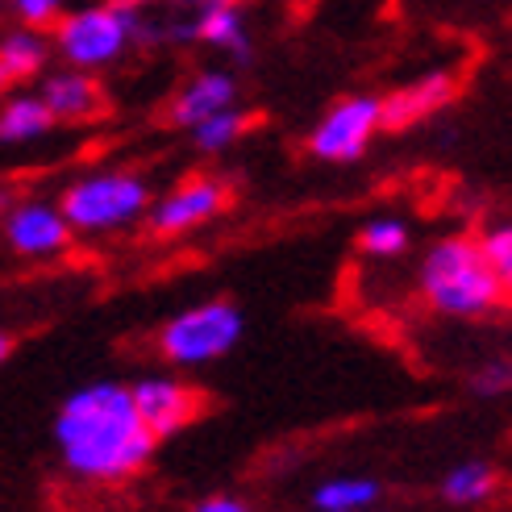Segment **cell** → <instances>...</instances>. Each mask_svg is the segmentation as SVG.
Listing matches in <instances>:
<instances>
[{
    "instance_id": "obj_23",
    "label": "cell",
    "mask_w": 512,
    "mask_h": 512,
    "mask_svg": "<svg viewBox=\"0 0 512 512\" xmlns=\"http://www.w3.org/2000/svg\"><path fill=\"white\" fill-rule=\"evenodd\" d=\"M192 512H250V504H242L238 496H209V500H200Z\"/></svg>"
},
{
    "instance_id": "obj_22",
    "label": "cell",
    "mask_w": 512,
    "mask_h": 512,
    "mask_svg": "<svg viewBox=\"0 0 512 512\" xmlns=\"http://www.w3.org/2000/svg\"><path fill=\"white\" fill-rule=\"evenodd\" d=\"M471 392L475 396H504V392H512V363H488V367H479L475 375H471Z\"/></svg>"
},
{
    "instance_id": "obj_16",
    "label": "cell",
    "mask_w": 512,
    "mask_h": 512,
    "mask_svg": "<svg viewBox=\"0 0 512 512\" xmlns=\"http://www.w3.org/2000/svg\"><path fill=\"white\" fill-rule=\"evenodd\" d=\"M46 59H50V42L34 30H25V25L0 38V67H5L9 80H30V75L46 67Z\"/></svg>"
},
{
    "instance_id": "obj_25",
    "label": "cell",
    "mask_w": 512,
    "mask_h": 512,
    "mask_svg": "<svg viewBox=\"0 0 512 512\" xmlns=\"http://www.w3.org/2000/svg\"><path fill=\"white\" fill-rule=\"evenodd\" d=\"M5 84H9V75H5V67H0V92H5Z\"/></svg>"
},
{
    "instance_id": "obj_8",
    "label": "cell",
    "mask_w": 512,
    "mask_h": 512,
    "mask_svg": "<svg viewBox=\"0 0 512 512\" xmlns=\"http://www.w3.org/2000/svg\"><path fill=\"white\" fill-rule=\"evenodd\" d=\"M134 408L146 425L150 438H167V433H179L196 413H200V392H192L188 383L167 379V375H146L134 388Z\"/></svg>"
},
{
    "instance_id": "obj_11",
    "label": "cell",
    "mask_w": 512,
    "mask_h": 512,
    "mask_svg": "<svg viewBox=\"0 0 512 512\" xmlns=\"http://www.w3.org/2000/svg\"><path fill=\"white\" fill-rule=\"evenodd\" d=\"M454 92H458L454 71H429V75L396 88L388 100H383V125H388V130H404V125L446 109L454 100Z\"/></svg>"
},
{
    "instance_id": "obj_6",
    "label": "cell",
    "mask_w": 512,
    "mask_h": 512,
    "mask_svg": "<svg viewBox=\"0 0 512 512\" xmlns=\"http://www.w3.org/2000/svg\"><path fill=\"white\" fill-rule=\"evenodd\" d=\"M379 130H383V100L346 96L317 121V130L309 134V150L325 163H354L363 159V150Z\"/></svg>"
},
{
    "instance_id": "obj_7",
    "label": "cell",
    "mask_w": 512,
    "mask_h": 512,
    "mask_svg": "<svg viewBox=\"0 0 512 512\" xmlns=\"http://www.w3.org/2000/svg\"><path fill=\"white\" fill-rule=\"evenodd\" d=\"M229 204V188L221 184V179L213 175H192L184 179L179 188H171L163 200L150 204V229L163 238H175V234H188V229L204 225V221H213L221 209Z\"/></svg>"
},
{
    "instance_id": "obj_10",
    "label": "cell",
    "mask_w": 512,
    "mask_h": 512,
    "mask_svg": "<svg viewBox=\"0 0 512 512\" xmlns=\"http://www.w3.org/2000/svg\"><path fill=\"white\" fill-rule=\"evenodd\" d=\"M167 38L175 42H209L217 50H229L234 59H250V34H246V17L238 5H225V0H213V5L192 9V17L171 21Z\"/></svg>"
},
{
    "instance_id": "obj_9",
    "label": "cell",
    "mask_w": 512,
    "mask_h": 512,
    "mask_svg": "<svg viewBox=\"0 0 512 512\" xmlns=\"http://www.w3.org/2000/svg\"><path fill=\"white\" fill-rule=\"evenodd\" d=\"M5 238L17 254H30V259H46V254H59L71 242V225L63 221L59 204L46 200H21L5 213Z\"/></svg>"
},
{
    "instance_id": "obj_21",
    "label": "cell",
    "mask_w": 512,
    "mask_h": 512,
    "mask_svg": "<svg viewBox=\"0 0 512 512\" xmlns=\"http://www.w3.org/2000/svg\"><path fill=\"white\" fill-rule=\"evenodd\" d=\"M13 13H17V21L25 25V30H34V34H42L46 25L55 30V25L63 21V5H59V0H17Z\"/></svg>"
},
{
    "instance_id": "obj_26",
    "label": "cell",
    "mask_w": 512,
    "mask_h": 512,
    "mask_svg": "<svg viewBox=\"0 0 512 512\" xmlns=\"http://www.w3.org/2000/svg\"><path fill=\"white\" fill-rule=\"evenodd\" d=\"M0 204H5V196H0Z\"/></svg>"
},
{
    "instance_id": "obj_12",
    "label": "cell",
    "mask_w": 512,
    "mask_h": 512,
    "mask_svg": "<svg viewBox=\"0 0 512 512\" xmlns=\"http://www.w3.org/2000/svg\"><path fill=\"white\" fill-rule=\"evenodd\" d=\"M234 96H238V80L229 71H200L196 80H188L179 88V96L171 100V121L196 130L200 121L234 109Z\"/></svg>"
},
{
    "instance_id": "obj_24",
    "label": "cell",
    "mask_w": 512,
    "mask_h": 512,
    "mask_svg": "<svg viewBox=\"0 0 512 512\" xmlns=\"http://www.w3.org/2000/svg\"><path fill=\"white\" fill-rule=\"evenodd\" d=\"M9 350H13V342H9L5 334H0V363H5V358H9Z\"/></svg>"
},
{
    "instance_id": "obj_4",
    "label": "cell",
    "mask_w": 512,
    "mask_h": 512,
    "mask_svg": "<svg viewBox=\"0 0 512 512\" xmlns=\"http://www.w3.org/2000/svg\"><path fill=\"white\" fill-rule=\"evenodd\" d=\"M138 34L142 13L134 5H88L63 13L55 25V50L71 63V71H92L113 63Z\"/></svg>"
},
{
    "instance_id": "obj_17",
    "label": "cell",
    "mask_w": 512,
    "mask_h": 512,
    "mask_svg": "<svg viewBox=\"0 0 512 512\" xmlns=\"http://www.w3.org/2000/svg\"><path fill=\"white\" fill-rule=\"evenodd\" d=\"M496 471L488 467V463H479V458H467V463H458V467H450L446 471V479H442V496L450 500V504H458V508H475V504H483V500H492L496 496Z\"/></svg>"
},
{
    "instance_id": "obj_14",
    "label": "cell",
    "mask_w": 512,
    "mask_h": 512,
    "mask_svg": "<svg viewBox=\"0 0 512 512\" xmlns=\"http://www.w3.org/2000/svg\"><path fill=\"white\" fill-rule=\"evenodd\" d=\"M50 125H55V117L46 113L38 96H13L0 105V146L34 142V138L50 134Z\"/></svg>"
},
{
    "instance_id": "obj_13",
    "label": "cell",
    "mask_w": 512,
    "mask_h": 512,
    "mask_svg": "<svg viewBox=\"0 0 512 512\" xmlns=\"http://www.w3.org/2000/svg\"><path fill=\"white\" fill-rule=\"evenodd\" d=\"M38 100L46 105V113L55 121H88L100 113V105H105V92H100V84L92 80L88 71H50L42 80V92Z\"/></svg>"
},
{
    "instance_id": "obj_20",
    "label": "cell",
    "mask_w": 512,
    "mask_h": 512,
    "mask_svg": "<svg viewBox=\"0 0 512 512\" xmlns=\"http://www.w3.org/2000/svg\"><path fill=\"white\" fill-rule=\"evenodd\" d=\"M479 250H483V259H488L500 292L512 296V225H492L488 234L479 238Z\"/></svg>"
},
{
    "instance_id": "obj_18",
    "label": "cell",
    "mask_w": 512,
    "mask_h": 512,
    "mask_svg": "<svg viewBox=\"0 0 512 512\" xmlns=\"http://www.w3.org/2000/svg\"><path fill=\"white\" fill-rule=\"evenodd\" d=\"M246 125H250V117L242 109H225L209 121H200L192 130V142H196V150H204V155H217V150H229L246 134Z\"/></svg>"
},
{
    "instance_id": "obj_15",
    "label": "cell",
    "mask_w": 512,
    "mask_h": 512,
    "mask_svg": "<svg viewBox=\"0 0 512 512\" xmlns=\"http://www.w3.org/2000/svg\"><path fill=\"white\" fill-rule=\"evenodd\" d=\"M379 500V483L371 475H334L313 492L317 512H367Z\"/></svg>"
},
{
    "instance_id": "obj_1",
    "label": "cell",
    "mask_w": 512,
    "mask_h": 512,
    "mask_svg": "<svg viewBox=\"0 0 512 512\" xmlns=\"http://www.w3.org/2000/svg\"><path fill=\"white\" fill-rule=\"evenodd\" d=\"M55 446L71 475L117 483L150 463L155 438L146 433L130 388L121 383H88L59 404Z\"/></svg>"
},
{
    "instance_id": "obj_3",
    "label": "cell",
    "mask_w": 512,
    "mask_h": 512,
    "mask_svg": "<svg viewBox=\"0 0 512 512\" xmlns=\"http://www.w3.org/2000/svg\"><path fill=\"white\" fill-rule=\"evenodd\" d=\"M59 213L71 229L105 234V229H121L150 213V188L134 171H92L63 192Z\"/></svg>"
},
{
    "instance_id": "obj_19",
    "label": "cell",
    "mask_w": 512,
    "mask_h": 512,
    "mask_svg": "<svg viewBox=\"0 0 512 512\" xmlns=\"http://www.w3.org/2000/svg\"><path fill=\"white\" fill-rule=\"evenodd\" d=\"M358 246H363L371 259H396V254L408 250V225L396 221V217H375V221L363 225Z\"/></svg>"
},
{
    "instance_id": "obj_5",
    "label": "cell",
    "mask_w": 512,
    "mask_h": 512,
    "mask_svg": "<svg viewBox=\"0 0 512 512\" xmlns=\"http://www.w3.org/2000/svg\"><path fill=\"white\" fill-rule=\"evenodd\" d=\"M242 329H246V317H242L238 304L204 300L184 313H175L159 329V350L175 367H204V363H213V358L234 350Z\"/></svg>"
},
{
    "instance_id": "obj_2",
    "label": "cell",
    "mask_w": 512,
    "mask_h": 512,
    "mask_svg": "<svg viewBox=\"0 0 512 512\" xmlns=\"http://www.w3.org/2000/svg\"><path fill=\"white\" fill-rule=\"evenodd\" d=\"M421 296L446 317H483L504 300L479 238H442L421 263Z\"/></svg>"
}]
</instances>
